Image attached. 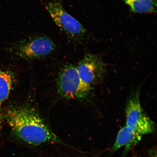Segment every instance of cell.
<instances>
[{"label": "cell", "mask_w": 157, "mask_h": 157, "mask_svg": "<svg viewBox=\"0 0 157 157\" xmlns=\"http://www.w3.org/2000/svg\"><path fill=\"white\" fill-rule=\"evenodd\" d=\"M4 120L20 140L32 146L64 143L51 130L36 111L31 108H3Z\"/></svg>", "instance_id": "cell-1"}, {"label": "cell", "mask_w": 157, "mask_h": 157, "mask_svg": "<svg viewBox=\"0 0 157 157\" xmlns=\"http://www.w3.org/2000/svg\"><path fill=\"white\" fill-rule=\"evenodd\" d=\"M56 45L52 38L42 35H30L10 44L6 50L21 58L32 60L54 52Z\"/></svg>", "instance_id": "cell-2"}, {"label": "cell", "mask_w": 157, "mask_h": 157, "mask_svg": "<svg viewBox=\"0 0 157 157\" xmlns=\"http://www.w3.org/2000/svg\"><path fill=\"white\" fill-rule=\"evenodd\" d=\"M45 9L55 24L70 39L78 42L84 40L87 30L64 9L58 0L44 2Z\"/></svg>", "instance_id": "cell-3"}, {"label": "cell", "mask_w": 157, "mask_h": 157, "mask_svg": "<svg viewBox=\"0 0 157 157\" xmlns=\"http://www.w3.org/2000/svg\"><path fill=\"white\" fill-rule=\"evenodd\" d=\"M58 93L67 99H82L87 97L91 87L82 81L75 66L66 65L59 74L57 81Z\"/></svg>", "instance_id": "cell-4"}, {"label": "cell", "mask_w": 157, "mask_h": 157, "mask_svg": "<svg viewBox=\"0 0 157 157\" xmlns=\"http://www.w3.org/2000/svg\"><path fill=\"white\" fill-rule=\"evenodd\" d=\"M126 126L142 137L154 131L155 124L144 112L138 96L129 100L126 109Z\"/></svg>", "instance_id": "cell-5"}, {"label": "cell", "mask_w": 157, "mask_h": 157, "mask_svg": "<svg viewBox=\"0 0 157 157\" xmlns=\"http://www.w3.org/2000/svg\"><path fill=\"white\" fill-rule=\"evenodd\" d=\"M76 67L82 81L91 87L102 79L106 70L101 59L91 54L86 55Z\"/></svg>", "instance_id": "cell-6"}, {"label": "cell", "mask_w": 157, "mask_h": 157, "mask_svg": "<svg viewBox=\"0 0 157 157\" xmlns=\"http://www.w3.org/2000/svg\"><path fill=\"white\" fill-rule=\"evenodd\" d=\"M15 77L10 71L0 68V137L3 122V105L9 98L14 83Z\"/></svg>", "instance_id": "cell-7"}, {"label": "cell", "mask_w": 157, "mask_h": 157, "mask_svg": "<svg viewBox=\"0 0 157 157\" xmlns=\"http://www.w3.org/2000/svg\"><path fill=\"white\" fill-rule=\"evenodd\" d=\"M141 138V137L137 134L132 129L125 125L121 128L118 133L111 151L115 152L124 146L128 148L132 144L138 142Z\"/></svg>", "instance_id": "cell-8"}, {"label": "cell", "mask_w": 157, "mask_h": 157, "mask_svg": "<svg viewBox=\"0 0 157 157\" xmlns=\"http://www.w3.org/2000/svg\"><path fill=\"white\" fill-rule=\"evenodd\" d=\"M133 12L138 13H156V0H123Z\"/></svg>", "instance_id": "cell-9"}]
</instances>
